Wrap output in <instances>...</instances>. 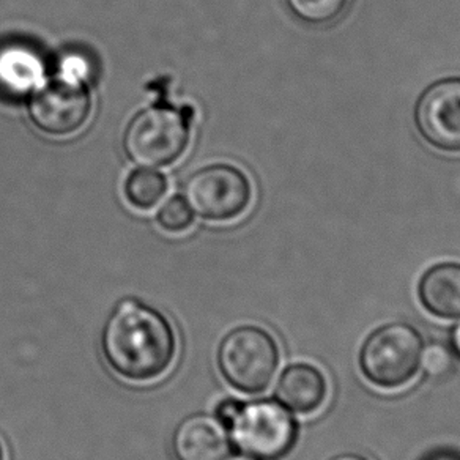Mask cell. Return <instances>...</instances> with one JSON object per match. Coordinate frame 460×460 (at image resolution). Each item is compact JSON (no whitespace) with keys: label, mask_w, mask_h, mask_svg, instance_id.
<instances>
[{"label":"cell","mask_w":460,"mask_h":460,"mask_svg":"<svg viewBox=\"0 0 460 460\" xmlns=\"http://www.w3.org/2000/svg\"><path fill=\"white\" fill-rule=\"evenodd\" d=\"M276 397L292 411L313 413L325 401V377L311 365L288 366L278 382Z\"/></svg>","instance_id":"cell-11"},{"label":"cell","mask_w":460,"mask_h":460,"mask_svg":"<svg viewBox=\"0 0 460 460\" xmlns=\"http://www.w3.org/2000/svg\"><path fill=\"white\" fill-rule=\"evenodd\" d=\"M190 136L191 128L185 112L156 106L133 117L125 131L123 147L137 166H169L185 154Z\"/></svg>","instance_id":"cell-4"},{"label":"cell","mask_w":460,"mask_h":460,"mask_svg":"<svg viewBox=\"0 0 460 460\" xmlns=\"http://www.w3.org/2000/svg\"><path fill=\"white\" fill-rule=\"evenodd\" d=\"M252 185L248 175L230 164L202 167L188 180L186 202L207 221L226 223L250 208Z\"/></svg>","instance_id":"cell-6"},{"label":"cell","mask_w":460,"mask_h":460,"mask_svg":"<svg viewBox=\"0 0 460 460\" xmlns=\"http://www.w3.org/2000/svg\"><path fill=\"white\" fill-rule=\"evenodd\" d=\"M224 460H262L257 459V457H252V456H234V457H229V459Z\"/></svg>","instance_id":"cell-19"},{"label":"cell","mask_w":460,"mask_h":460,"mask_svg":"<svg viewBox=\"0 0 460 460\" xmlns=\"http://www.w3.org/2000/svg\"><path fill=\"white\" fill-rule=\"evenodd\" d=\"M0 460H5V449H4L2 441H0Z\"/></svg>","instance_id":"cell-20"},{"label":"cell","mask_w":460,"mask_h":460,"mask_svg":"<svg viewBox=\"0 0 460 460\" xmlns=\"http://www.w3.org/2000/svg\"><path fill=\"white\" fill-rule=\"evenodd\" d=\"M167 180L163 173L150 171V167L139 169L125 181V196L129 204L139 210H150L164 198Z\"/></svg>","instance_id":"cell-13"},{"label":"cell","mask_w":460,"mask_h":460,"mask_svg":"<svg viewBox=\"0 0 460 460\" xmlns=\"http://www.w3.org/2000/svg\"><path fill=\"white\" fill-rule=\"evenodd\" d=\"M232 449L227 429L215 415L196 413L179 422L172 435L175 460H224Z\"/></svg>","instance_id":"cell-9"},{"label":"cell","mask_w":460,"mask_h":460,"mask_svg":"<svg viewBox=\"0 0 460 460\" xmlns=\"http://www.w3.org/2000/svg\"><path fill=\"white\" fill-rule=\"evenodd\" d=\"M92 114V96L81 81L60 77L35 90L29 117L35 128L52 137L76 135Z\"/></svg>","instance_id":"cell-7"},{"label":"cell","mask_w":460,"mask_h":460,"mask_svg":"<svg viewBox=\"0 0 460 460\" xmlns=\"http://www.w3.org/2000/svg\"><path fill=\"white\" fill-rule=\"evenodd\" d=\"M451 353L443 345H430L426 350H422L421 366L430 377L445 376L451 369Z\"/></svg>","instance_id":"cell-16"},{"label":"cell","mask_w":460,"mask_h":460,"mask_svg":"<svg viewBox=\"0 0 460 460\" xmlns=\"http://www.w3.org/2000/svg\"><path fill=\"white\" fill-rule=\"evenodd\" d=\"M451 342H453L454 352H456V355L460 358V322L453 328Z\"/></svg>","instance_id":"cell-17"},{"label":"cell","mask_w":460,"mask_h":460,"mask_svg":"<svg viewBox=\"0 0 460 460\" xmlns=\"http://www.w3.org/2000/svg\"><path fill=\"white\" fill-rule=\"evenodd\" d=\"M332 460H367V459H366V457H363V456H359V454L347 453V454H339V456H336V457H332Z\"/></svg>","instance_id":"cell-18"},{"label":"cell","mask_w":460,"mask_h":460,"mask_svg":"<svg viewBox=\"0 0 460 460\" xmlns=\"http://www.w3.org/2000/svg\"><path fill=\"white\" fill-rule=\"evenodd\" d=\"M215 416L227 429L230 443L257 459H279L292 449L296 438L294 415L275 401L224 399L217 403Z\"/></svg>","instance_id":"cell-2"},{"label":"cell","mask_w":460,"mask_h":460,"mask_svg":"<svg viewBox=\"0 0 460 460\" xmlns=\"http://www.w3.org/2000/svg\"><path fill=\"white\" fill-rule=\"evenodd\" d=\"M424 350L421 336L407 323L382 326L366 339L359 353L365 377L380 388H399L415 377Z\"/></svg>","instance_id":"cell-5"},{"label":"cell","mask_w":460,"mask_h":460,"mask_svg":"<svg viewBox=\"0 0 460 460\" xmlns=\"http://www.w3.org/2000/svg\"><path fill=\"white\" fill-rule=\"evenodd\" d=\"M43 76V58L32 46L18 41L0 46V95L21 98L32 93Z\"/></svg>","instance_id":"cell-10"},{"label":"cell","mask_w":460,"mask_h":460,"mask_svg":"<svg viewBox=\"0 0 460 460\" xmlns=\"http://www.w3.org/2000/svg\"><path fill=\"white\" fill-rule=\"evenodd\" d=\"M217 365L234 390L259 394L275 377L279 349L273 336L261 326H237L226 332L217 345Z\"/></svg>","instance_id":"cell-3"},{"label":"cell","mask_w":460,"mask_h":460,"mask_svg":"<svg viewBox=\"0 0 460 460\" xmlns=\"http://www.w3.org/2000/svg\"><path fill=\"white\" fill-rule=\"evenodd\" d=\"M192 219H194V211L185 199L181 198L169 199L156 215V221L160 224L161 229L171 234L185 232L191 226Z\"/></svg>","instance_id":"cell-15"},{"label":"cell","mask_w":460,"mask_h":460,"mask_svg":"<svg viewBox=\"0 0 460 460\" xmlns=\"http://www.w3.org/2000/svg\"><path fill=\"white\" fill-rule=\"evenodd\" d=\"M418 295L422 306L441 319L460 317V263H438L420 281Z\"/></svg>","instance_id":"cell-12"},{"label":"cell","mask_w":460,"mask_h":460,"mask_svg":"<svg viewBox=\"0 0 460 460\" xmlns=\"http://www.w3.org/2000/svg\"><path fill=\"white\" fill-rule=\"evenodd\" d=\"M104 361L119 377L150 382L164 376L177 355V336L164 314L127 298L109 314L102 330Z\"/></svg>","instance_id":"cell-1"},{"label":"cell","mask_w":460,"mask_h":460,"mask_svg":"<svg viewBox=\"0 0 460 460\" xmlns=\"http://www.w3.org/2000/svg\"><path fill=\"white\" fill-rule=\"evenodd\" d=\"M286 4L303 22L326 26L342 16L349 0H286Z\"/></svg>","instance_id":"cell-14"},{"label":"cell","mask_w":460,"mask_h":460,"mask_svg":"<svg viewBox=\"0 0 460 460\" xmlns=\"http://www.w3.org/2000/svg\"><path fill=\"white\" fill-rule=\"evenodd\" d=\"M416 129L430 147L460 154V77L429 85L415 106Z\"/></svg>","instance_id":"cell-8"}]
</instances>
